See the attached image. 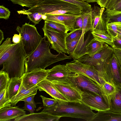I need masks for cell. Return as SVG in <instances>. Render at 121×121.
<instances>
[{"instance_id": "6da1fadb", "label": "cell", "mask_w": 121, "mask_h": 121, "mask_svg": "<svg viewBox=\"0 0 121 121\" xmlns=\"http://www.w3.org/2000/svg\"><path fill=\"white\" fill-rule=\"evenodd\" d=\"M26 55L21 40L11 43V38H8L0 46V71L7 72L10 78H21L25 73V59Z\"/></svg>"}, {"instance_id": "7a4b0ae2", "label": "cell", "mask_w": 121, "mask_h": 121, "mask_svg": "<svg viewBox=\"0 0 121 121\" xmlns=\"http://www.w3.org/2000/svg\"><path fill=\"white\" fill-rule=\"evenodd\" d=\"M46 37L42 38L36 49L30 54L26 56L25 60V73L30 72L39 69H45V68L55 63L72 57L65 53H59L54 55L50 52V44L46 40Z\"/></svg>"}, {"instance_id": "3957f363", "label": "cell", "mask_w": 121, "mask_h": 121, "mask_svg": "<svg viewBox=\"0 0 121 121\" xmlns=\"http://www.w3.org/2000/svg\"><path fill=\"white\" fill-rule=\"evenodd\" d=\"M41 112H47L60 117L81 118L87 121H91L96 114L81 102H69L66 105L59 104L57 103L53 106L44 107Z\"/></svg>"}, {"instance_id": "277c9868", "label": "cell", "mask_w": 121, "mask_h": 121, "mask_svg": "<svg viewBox=\"0 0 121 121\" xmlns=\"http://www.w3.org/2000/svg\"><path fill=\"white\" fill-rule=\"evenodd\" d=\"M23 13L38 12L43 15H59L66 13L81 14L82 11L75 5L61 0H44L28 10L23 9Z\"/></svg>"}, {"instance_id": "5b68a950", "label": "cell", "mask_w": 121, "mask_h": 121, "mask_svg": "<svg viewBox=\"0 0 121 121\" xmlns=\"http://www.w3.org/2000/svg\"><path fill=\"white\" fill-rule=\"evenodd\" d=\"M95 68L104 82L115 86H121V66L113 53Z\"/></svg>"}, {"instance_id": "8992f818", "label": "cell", "mask_w": 121, "mask_h": 121, "mask_svg": "<svg viewBox=\"0 0 121 121\" xmlns=\"http://www.w3.org/2000/svg\"><path fill=\"white\" fill-rule=\"evenodd\" d=\"M16 30L21 35V40L26 56L30 54L37 47L42 38L38 32L35 25L25 23Z\"/></svg>"}, {"instance_id": "52a82bcc", "label": "cell", "mask_w": 121, "mask_h": 121, "mask_svg": "<svg viewBox=\"0 0 121 121\" xmlns=\"http://www.w3.org/2000/svg\"><path fill=\"white\" fill-rule=\"evenodd\" d=\"M42 29L44 35L51 45V48L58 53L67 54L66 38L68 33H65L45 24Z\"/></svg>"}, {"instance_id": "ba28073f", "label": "cell", "mask_w": 121, "mask_h": 121, "mask_svg": "<svg viewBox=\"0 0 121 121\" xmlns=\"http://www.w3.org/2000/svg\"><path fill=\"white\" fill-rule=\"evenodd\" d=\"M68 68L73 73H76L85 76L95 82L99 88L104 82L99 76L98 71L93 66L73 60L66 64Z\"/></svg>"}, {"instance_id": "9c48e42d", "label": "cell", "mask_w": 121, "mask_h": 121, "mask_svg": "<svg viewBox=\"0 0 121 121\" xmlns=\"http://www.w3.org/2000/svg\"><path fill=\"white\" fill-rule=\"evenodd\" d=\"M72 73L66 65H57L48 69L46 79L52 83L69 84L72 82L70 80Z\"/></svg>"}, {"instance_id": "30bf717a", "label": "cell", "mask_w": 121, "mask_h": 121, "mask_svg": "<svg viewBox=\"0 0 121 121\" xmlns=\"http://www.w3.org/2000/svg\"><path fill=\"white\" fill-rule=\"evenodd\" d=\"M81 102L92 110L100 111L110 109L109 105L102 95L83 91L82 95Z\"/></svg>"}, {"instance_id": "8fae6325", "label": "cell", "mask_w": 121, "mask_h": 121, "mask_svg": "<svg viewBox=\"0 0 121 121\" xmlns=\"http://www.w3.org/2000/svg\"><path fill=\"white\" fill-rule=\"evenodd\" d=\"M71 81L82 91L93 93L100 95L101 93L99 87L95 82L80 73L72 72Z\"/></svg>"}, {"instance_id": "7c38bea8", "label": "cell", "mask_w": 121, "mask_h": 121, "mask_svg": "<svg viewBox=\"0 0 121 121\" xmlns=\"http://www.w3.org/2000/svg\"><path fill=\"white\" fill-rule=\"evenodd\" d=\"M113 53L112 48L105 43L101 50L92 56L86 54L77 60L95 68L99 64L110 57Z\"/></svg>"}, {"instance_id": "4fadbf2b", "label": "cell", "mask_w": 121, "mask_h": 121, "mask_svg": "<svg viewBox=\"0 0 121 121\" xmlns=\"http://www.w3.org/2000/svg\"><path fill=\"white\" fill-rule=\"evenodd\" d=\"M48 71V69H39L25 73L22 77L21 85L26 89H29L46 79Z\"/></svg>"}, {"instance_id": "5bb4252c", "label": "cell", "mask_w": 121, "mask_h": 121, "mask_svg": "<svg viewBox=\"0 0 121 121\" xmlns=\"http://www.w3.org/2000/svg\"><path fill=\"white\" fill-rule=\"evenodd\" d=\"M53 83L69 102H81L82 91L72 82L69 84Z\"/></svg>"}, {"instance_id": "9a60e30c", "label": "cell", "mask_w": 121, "mask_h": 121, "mask_svg": "<svg viewBox=\"0 0 121 121\" xmlns=\"http://www.w3.org/2000/svg\"><path fill=\"white\" fill-rule=\"evenodd\" d=\"M37 85L39 91L45 92L56 100L59 104L66 105L69 102L68 100L50 81L45 79Z\"/></svg>"}, {"instance_id": "2e32d148", "label": "cell", "mask_w": 121, "mask_h": 121, "mask_svg": "<svg viewBox=\"0 0 121 121\" xmlns=\"http://www.w3.org/2000/svg\"><path fill=\"white\" fill-rule=\"evenodd\" d=\"M45 15L46 16L45 21H51L63 24L71 31L74 30L76 19L81 16V14H78L73 13H66L59 15Z\"/></svg>"}, {"instance_id": "e0dca14e", "label": "cell", "mask_w": 121, "mask_h": 121, "mask_svg": "<svg viewBox=\"0 0 121 121\" xmlns=\"http://www.w3.org/2000/svg\"><path fill=\"white\" fill-rule=\"evenodd\" d=\"M105 8L94 6L91 7V15L92 22V31L98 30H107V23L102 15Z\"/></svg>"}, {"instance_id": "ac0fdd59", "label": "cell", "mask_w": 121, "mask_h": 121, "mask_svg": "<svg viewBox=\"0 0 121 121\" xmlns=\"http://www.w3.org/2000/svg\"><path fill=\"white\" fill-rule=\"evenodd\" d=\"M61 117L47 112L33 113L20 116L15 121H58Z\"/></svg>"}, {"instance_id": "d6986e66", "label": "cell", "mask_w": 121, "mask_h": 121, "mask_svg": "<svg viewBox=\"0 0 121 121\" xmlns=\"http://www.w3.org/2000/svg\"><path fill=\"white\" fill-rule=\"evenodd\" d=\"M23 109L18 106H11L0 109V121H9L26 114Z\"/></svg>"}, {"instance_id": "ffe728a7", "label": "cell", "mask_w": 121, "mask_h": 121, "mask_svg": "<svg viewBox=\"0 0 121 121\" xmlns=\"http://www.w3.org/2000/svg\"><path fill=\"white\" fill-rule=\"evenodd\" d=\"M38 89L37 85L29 89H26L21 84L17 94L9 100L12 106H14L22 99L29 96L36 95Z\"/></svg>"}, {"instance_id": "44dd1931", "label": "cell", "mask_w": 121, "mask_h": 121, "mask_svg": "<svg viewBox=\"0 0 121 121\" xmlns=\"http://www.w3.org/2000/svg\"><path fill=\"white\" fill-rule=\"evenodd\" d=\"M116 87V91L109 99V111L121 113V86Z\"/></svg>"}, {"instance_id": "7402d4cb", "label": "cell", "mask_w": 121, "mask_h": 121, "mask_svg": "<svg viewBox=\"0 0 121 121\" xmlns=\"http://www.w3.org/2000/svg\"><path fill=\"white\" fill-rule=\"evenodd\" d=\"M121 121V113L109 110L98 111L91 121Z\"/></svg>"}, {"instance_id": "603a6c76", "label": "cell", "mask_w": 121, "mask_h": 121, "mask_svg": "<svg viewBox=\"0 0 121 121\" xmlns=\"http://www.w3.org/2000/svg\"><path fill=\"white\" fill-rule=\"evenodd\" d=\"M22 82V77L10 78L6 88V96L9 100L18 93Z\"/></svg>"}, {"instance_id": "cb8c5ba5", "label": "cell", "mask_w": 121, "mask_h": 121, "mask_svg": "<svg viewBox=\"0 0 121 121\" xmlns=\"http://www.w3.org/2000/svg\"><path fill=\"white\" fill-rule=\"evenodd\" d=\"M93 37L95 39L106 43L114 47L112 37L108 34L107 30H96L91 31Z\"/></svg>"}, {"instance_id": "d4e9b609", "label": "cell", "mask_w": 121, "mask_h": 121, "mask_svg": "<svg viewBox=\"0 0 121 121\" xmlns=\"http://www.w3.org/2000/svg\"><path fill=\"white\" fill-rule=\"evenodd\" d=\"M105 43L92 38L86 47V54L91 56L99 52L103 48Z\"/></svg>"}, {"instance_id": "484cf974", "label": "cell", "mask_w": 121, "mask_h": 121, "mask_svg": "<svg viewBox=\"0 0 121 121\" xmlns=\"http://www.w3.org/2000/svg\"><path fill=\"white\" fill-rule=\"evenodd\" d=\"M102 16L107 24L114 22H121V11L106 9L103 12Z\"/></svg>"}, {"instance_id": "4316f807", "label": "cell", "mask_w": 121, "mask_h": 121, "mask_svg": "<svg viewBox=\"0 0 121 121\" xmlns=\"http://www.w3.org/2000/svg\"><path fill=\"white\" fill-rule=\"evenodd\" d=\"M99 88L102 95L108 104L110 98L116 91V86L110 83L104 82Z\"/></svg>"}, {"instance_id": "83f0119b", "label": "cell", "mask_w": 121, "mask_h": 121, "mask_svg": "<svg viewBox=\"0 0 121 121\" xmlns=\"http://www.w3.org/2000/svg\"><path fill=\"white\" fill-rule=\"evenodd\" d=\"M91 11L89 12H82L81 14L83 19L82 33L85 34L87 32L92 31V20Z\"/></svg>"}, {"instance_id": "f1b7e54d", "label": "cell", "mask_w": 121, "mask_h": 121, "mask_svg": "<svg viewBox=\"0 0 121 121\" xmlns=\"http://www.w3.org/2000/svg\"><path fill=\"white\" fill-rule=\"evenodd\" d=\"M121 27V22H116L107 24V31L112 38L117 36L119 29Z\"/></svg>"}, {"instance_id": "f546056e", "label": "cell", "mask_w": 121, "mask_h": 121, "mask_svg": "<svg viewBox=\"0 0 121 121\" xmlns=\"http://www.w3.org/2000/svg\"><path fill=\"white\" fill-rule=\"evenodd\" d=\"M76 5L79 7L83 13H87L91 11V6L88 3L77 0H61Z\"/></svg>"}, {"instance_id": "4dcf8cb0", "label": "cell", "mask_w": 121, "mask_h": 121, "mask_svg": "<svg viewBox=\"0 0 121 121\" xmlns=\"http://www.w3.org/2000/svg\"><path fill=\"white\" fill-rule=\"evenodd\" d=\"M11 1L13 4L19 5L22 7L31 8L44 0H8Z\"/></svg>"}, {"instance_id": "1f68e13d", "label": "cell", "mask_w": 121, "mask_h": 121, "mask_svg": "<svg viewBox=\"0 0 121 121\" xmlns=\"http://www.w3.org/2000/svg\"><path fill=\"white\" fill-rule=\"evenodd\" d=\"M44 24L64 33H67L69 31L64 25L56 22L49 20L46 21H45Z\"/></svg>"}, {"instance_id": "d6a6232c", "label": "cell", "mask_w": 121, "mask_h": 121, "mask_svg": "<svg viewBox=\"0 0 121 121\" xmlns=\"http://www.w3.org/2000/svg\"><path fill=\"white\" fill-rule=\"evenodd\" d=\"M8 74L6 72L0 71V91L6 88L10 80Z\"/></svg>"}, {"instance_id": "836d02e7", "label": "cell", "mask_w": 121, "mask_h": 121, "mask_svg": "<svg viewBox=\"0 0 121 121\" xmlns=\"http://www.w3.org/2000/svg\"><path fill=\"white\" fill-rule=\"evenodd\" d=\"M6 88L0 91V109L12 106L6 96Z\"/></svg>"}, {"instance_id": "e575fe53", "label": "cell", "mask_w": 121, "mask_h": 121, "mask_svg": "<svg viewBox=\"0 0 121 121\" xmlns=\"http://www.w3.org/2000/svg\"><path fill=\"white\" fill-rule=\"evenodd\" d=\"M82 29H74L73 31L68 33L66 38V42L73 40L81 37L82 33Z\"/></svg>"}, {"instance_id": "d590c367", "label": "cell", "mask_w": 121, "mask_h": 121, "mask_svg": "<svg viewBox=\"0 0 121 121\" xmlns=\"http://www.w3.org/2000/svg\"><path fill=\"white\" fill-rule=\"evenodd\" d=\"M27 17L35 24L39 23L42 20L43 14L38 12L29 13H27Z\"/></svg>"}, {"instance_id": "8d00e7d4", "label": "cell", "mask_w": 121, "mask_h": 121, "mask_svg": "<svg viewBox=\"0 0 121 121\" xmlns=\"http://www.w3.org/2000/svg\"><path fill=\"white\" fill-rule=\"evenodd\" d=\"M81 37H80L72 41L66 42L67 54L70 55L73 52L80 39Z\"/></svg>"}, {"instance_id": "74e56055", "label": "cell", "mask_w": 121, "mask_h": 121, "mask_svg": "<svg viewBox=\"0 0 121 121\" xmlns=\"http://www.w3.org/2000/svg\"><path fill=\"white\" fill-rule=\"evenodd\" d=\"M40 96L42 98L44 107H49L54 106L58 103L55 99L49 98L42 95Z\"/></svg>"}, {"instance_id": "f35d334b", "label": "cell", "mask_w": 121, "mask_h": 121, "mask_svg": "<svg viewBox=\"0 0 121 121\" xmlns=\"http://www.w3.org/2000/svg\"><path fill=\"white\" fill-rule=\"evenodd\" d=\"M10 14V12L9 9L3 5L0 6V18L7 20Z\"/></svg>"}, {"instance_id": "ab89813d", "label": "cell", "mask_w": 121, "mask_h": 121, "mask_svg": "<svg viewBox=\"0 0 121 121\" xmlns=\"http://www.w3.org/2000/svg\"><path fill=\"white\" fill-rule=\"evenodd\" d=\"M35 95H33L27 97L22 99L21 101L26 102L33 106L35 108H36V104L34 99Z\"/></svg>"}, {"instance_id": "60d3db41", "label": "cell", "mask_w": 121, "mask_h": 121, "mask_svg": "<svg viewBox=\"0 0 121 121\" xmlns=\"http://www.w3.org/2000/svg\"><path fill=\"white\" fill-rule=\"evenodd\" d=\"M83 26V19L81 15L78 17L76 19L74 29H82Z\"/></svg>"}, {"instance_id": "b9f144b4", "label": "cell", "mask_w": 121, "mask_h": 121, "mask_svg": "<svg viewBox=\"0 0 121 121\" xmlns=\"http://www.w3.org/2000/svg\"><path fill=\"white\" fill-rule=\"evenodd\" d=\"M112 38L114 44L113 48L121 49V37L116 36Z\"/></svg>"}, {"instance_id": "7bdbcfd3", "label": "cell", "mask_w": 121, "mask_h": 121, "mask_svg": "<svg viewBox=\"0 0 121 121\" xmlns=\"http://www.w3.org/2000/svg\"><path fill=\"white\" fill-rule=\"evenodd\" d=\"M121 1V0H109L105 8L106 9L111 10L117 4Z\"/></svg>"}, {"instance_id": "ee69618b", "label": "cell", "mask_w": 121, "mask_h": 121, "mask_svg": "<svg viewBox=\"0 0 121 121\" xmlns=\"http://www.w3.org/2000/svg\"><path fill=\"white\" fill-rule=\"evenodd\" d=\"M113 53L121 66V49L112 48Z\"/></svg>"}, {"instance_id": "f6af8a7d", "label": "cell", "mask_w": 121, "mask_h": 121, "mask_svg": "<svg viewBox=\"0 0 121 121\" xmlns=\"http://www.w3.org/2000/svg\"><path fill=\"white\" fill-rule=\"evenodd\" d=\"M23 109L29 111L30 113H34L35 110V108L32 105L26 102H25Z\"/></svg>"}, {"instance_id": "bcb514c9", "label": "cell", "mask_w": 121, "mask_h": 121, "mask_svg": "<svg viewBox=\"0 0 121 121\" xmlns=\"http://www.w3.org/2000/svg\"><path fill=\"white\" fill-rule=\"evenodd\" d=\"M21 36L20 34L19 35L14 34L13 37L12 42L13 43H19L21 40Z\"/></svg>"}, {"instance_id": "7dc6e473", "label": "cell", "mask_w": 121, "mask_h": 121, "mask_svg": "<svg viewBox=\"0 0 121 121\" xmlns=\"http://www.w3.org/2000/svg\"><path fill=\"white\" fill-rule=\"evenodd\" d=\"M109 0H97L96 2L100 7L105 8Z\"/></svg>"}, {"instance_id": "c3c4849f", "label": "cell", "mask_w": 121, "mask_h": 121, "mask_svg": "<svg viewBox=\"0 0 121 121\" xmlns=\"http://www.w3.org/2000/svg\"><path fill=\"white\" fill-rule=\"evenodd\" d=\"M113 9L118 11H121V1L115 5L111 10Z\"/></svg>"}, {"instance_id": "681fc988", "label": "cell", "mask_w": 121, "mask_h": 121, "mask_svg": "<svg viewBox=\"0 0 121 121\" xmlns=\"http://www.w3.org/2000/svg\"><path fill=\"white\" fill-rule=\"evenodd\" d=\"M4 39V33L3 31L1 30H0V44L2 43Z\"/></svg>"}, {"instance_id": "f907efd6", "label": "cell", "mask_w": 121, "mask_h": 121, "mask_svg": "<svg viewBox=\"0 0 121 121\" xmlns=\"http://www.w3.org/2000/svg\"><path fill=\"white\" fill-rule=\"evenodd\" d=\"M97 0H86V1L88 3L96 2Z\"/></svg>"}, {"instance_id": "816d5d0a", "label": "cell", "mask_w": 121, "mask_h": 121, "mask_svg": "<svg viewBox=\"0 0 121 121\" xmlns=\"http://www.w3.org/2000/svg\"><path fill=\"white\" fill-rule=\"evenodd\" d=\"M119 37H121V27L120 28L118 31L117 36Z\"/></svg>"}, {"instance_id": "f5cc1de1", "label": "cell", "mask_w": 121, "mask_h": 121, "mask_svg": "<svg viewBox=\"0 0 121 121\" xmlns=\"http://www.w3.org/2000/svg\"><path fill=\"white\" fill-rule=\"evenodd\" d=\"M78 1H85L86 2V0H77Z\"/></svg>"}]
</instances>
